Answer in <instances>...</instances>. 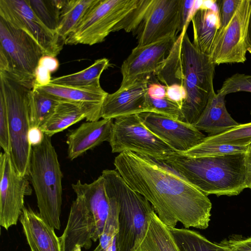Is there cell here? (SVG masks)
Instances as JSON below:
<instances>
[{
  "instance_id": "1",
  "label": "cell",
  "mask_w": 251,
  "mask_h": 251,
  "mask_svg": "<svg viewBox=\"0 0 251 251\" xmlns=\"http://www.w3.org/2000/svg\"><path fill=\"white\" fill-rule=\"evenodd\" d=\"M115 170L127 184L146 198L169 227L207 228L212 203L207 196L161 162L132 151L119 153Z\"/></svg>"
},
{
  "instance_id": "2",
  "label": "cell",
  "mask_w": 251,
  "mask_h": 251,
  "mask_svg": "<svg viewBox=\"0 0 251 251\" xmlns=\"http://www.w3.org/2000/svg\"><path fill=\"white\" fill-rule=\"evenodd\" d=\"M245 156L238 153L192 157L175 151L159 162L207 196H232L247 188Z\"/></svg>"
},
{
  "instance_id": "3",
  "label": "cell",
  "mask_w": 251,
  "mask_h": 251,
  "mask_svg": "<svg viewBox=\"0 0 251 251\" xmlns=\"http://www.w3.org/2000/svg\"><path fill=\"white\" fill-rule=\"evenodd\" d=\"M107 192L118 205V232L113 251H137L147 232L149 217L154 210L150 202L131 189L116 170H104Z\"/></svg>"
},
{
  "instance_id": "4",
  "label": "cell",
  "mask_w": 251,
  "mask_h": 251,
  "mask_svg": "<svg viewBox=\"0 0 251 251\" xmlns=\"http://www.w3.org/2000/svg\"><path fill=\"white\" fill-rule=\"evenodd\" d=\"M37 199L39 214L55 229L60 228L63 174L50 137L32 147L29 175Z\"/></svg>"
},
{
  "instance_id": "5",
  "label": "cell",
  "mask_w": 251,
  "mask_h": 251,
  "mask_svg": "<svg viewBox=\"0 0 251 251\" xmlns=\"http://www.w3.org/2000/svg\"><path fill=\"white\" fill-rule=\"evenodd\" d=\"M181 61L183 86L186 94L181 108L183 121L193 125L216 94L213 85L215 65L209 56L195 48L187 32L182 42Z\"/></svg>"
},
{
  "instance_id": "6",
  "label": "cell",
  "mask_w": 251,
  "mask_h": 251,
  "mask_svg": "<svg viewBox=\"0 0 251 251\" xmlns=\"http://www.w3.org/2000/svg\"><path fill=\"white\" fill-rule=\"evenodd\" d=\"M31 89L0 72V91L4 98L9 121L10 154L17 173L22 176L29 175L32 150L28 138Z\"/></svg>"
},
{
  "instance_id": "7",
  "label": "cell",
  "mask_w": 251,
  "mask_h": 251,
  "mask_svg": "<svg viewBox=\"0 0 251 251\" xmlns=\"http://www.w3.org/2000/svg\"><path fill=\"white\" fill-rule=\"evenodd\" d=\"M44 55L31 37L0 17V72L33 89L35 70Z\"/></svg>"
},
{
  "instance_id": "8",
  "label": "cell",
  "mask_w": 251,
  "mask_h": 251,
  "mask_svg": "<svg viewBox=\"0 0 251 251\" xmlns=\"http://www.w3.org/2000/svg\"><path fill=\"white\" fill-rule=\"evenodd\" d=\"M139 0H95L65 44L93 45L103 41Z\"/></svg>"
},
{
  "instance_id": "9",
  "label": "cell",
  "mask_w": 251,
  "mask_h": 251,
  "mask_svg": "<svg viewBox=\"0 0 251 251\" xmlns=\"http://www.w3.org/2000/svg\"><path fill=\"white\" fill-rule=\"evenodd\" d=\"M108 142L113 153L132 151L158 161L175 151L148 129L138 114L115 119Z\"/></svg>"
},
{
  "instance_id": "10",
  "label": "cell",
  "mask_w": 251,
  "mask_h": 251,
  "mask_svg": "<svg viewBox=\"0 0 251 251\" xmlns=\"http://www.w3.org/2000/svg\"><path fill=\"white\" fill-rule=\"evenodd\" d=\"M251 15V0H242L229 23L218 30L210 55L215 65L246 61Z\"/></svg>"
},
{
  "instance_id": "11",
  "label": "cell",
  "mask_w": 251,
  "mask_h": 251,
  "mask_svg": "<svg viewBox=\"0 0 251 251\" xmlns=\"http://www.w3.org/2000/svg\"><path fill=\"white\" fill-rule=\"evenodd\" d=\"M0 17L28 34L44 55L56 57L62 49L64 42L40 20L29 0H0Z\"/></svg>"
},
{
  "instance_id": "12",
  "label": "cell",
  "mask_w": 251,
  "mask_h": 251,
  "mask_svg": "<svg viewBox=\"0 0 251 251\" xmlns=\"http://www.w3.org/2000/svg\"><path fill=\"white\" fill-rule=\"evenodd\" d=\"M0 225L6 230L16 225L22 213L25 196L32 194L27 176L17 172L10 153L0 154Z\"/></svg>"
},
{
  "instance_id": "13",
  "label": "cell",
  "mask_w": 251,
  "mask_h": 251,
  "mask_svg": "<svg viewBox=\"0 0 251 251\" xmlns=\"http://www.w3.org/2000/svg\"><path fill=\"white\" fill-rule=\"evenodd\" d=\"M176 39V36H170L134 48L121 66L122 80L119 88H126L138 79L149 78L167 58Z\"/></svg>"
},
{
  "instance_id": "14",
  "label": "cell",
  "mask_w": 251,
  "mask_h": 251,
  "mask_svg": "<svg viewBox=\"0 0 251 251\" xmlns=\"http://www.w3.org/2000/svg\"><path fill=\"white\" fill-rule=\"evenodd\" d=\"M142 123L158 138L176 152L186 151L206 137L192 124L154 112L138 114Z\"/></svg>"
},
{
  "instance_id": "15",
  "label": "cell",
  "mask_w": 251,
  "mask_h": 251,
  "mask_svg": "<svg viewBox=\"0 0 251 251\" xmlns=\"http://www.w3.org/2000/svg\"><path fill=\"white\" fill-rule=\"evenodd\" d=\"M180 0H152L140 25L138 45L149 44L177 34Z\"/></svg>"
},
{
  "instance_id": "16",
  "label": "cell",
  "mask_w": 251,
  "mask_h": 251,
  "mask_svg": "<svg viewBox=\"0 0 251 251\" xmlns=\"http://www.w3.org/2000/svg\"><path fill=\"white\" fill-rule=\"evenodd\" d=\"M95 229V220L85 198L76 195L71 207L66 228L59 237L61 251L89 249Z\"/></svg>"
},
{
  "instance_id": "17",
  "label": "cell",
  "mask_w": 251,
  "mask_h": 251,
  "mask_svg": "<svg viewBox=\"0 0 251 251\" xmlns=\"http://www.w3.org/2000/svg\"><path fill=\"white\" fill-rule=\"evenodd\" d=\"M148 79H138L130 86L108 94L102 104V119L116 118L150 112Z\"/></svg>"
},
{
  "instance_id": "18",
  "label": "cell",
  "mask_w": 251,
  "mask_h": 251,
  "mask_svg": "<svg viewBox=\"0 0 251 251\" xmlns=\"http://www.w3.org/2000/svg\"><path fill=\"white\" fill-rule=\"evenodd\" d=\"M40 92L59 101L70 102L87 108L96 121L101 118L103 102L108 93L101 87L100 82L91 85L78 87L50 83L45 86H34Z\"/></svg>"
},
{
  "instance_id": "19",
  "label": "cell",
  "mask_w": 251,
  "mask_h": 251,
  "mask_svg": "<svg viewBox=\"0 0 251 251\" xmlns=\"http://www.w3.org/2000/svg\"><path fill=\"white\" fill-rule=\"evenodd\" d=\"M113 122V119H111L86 121L77 128L70 130L66 141L68 158L73 160L103 142H108Z\"/></svg>"
},
{
  "instance_id": "20",
  "label": "cell",
  "mask_w": 251,
  "mask_h": 251,
  "mask_svg": "<svg viewBox=\"0 0 251 251\" xmlns=\"http://www.w3.org/2000/svg\"><path fill=\"white\" fill-rule=\"evenodd\" d=\"M19 220L31 251H61L54 228L39 213L25 207Z\"/></svg>"
},
{
  "instance_id": "21",
  "label": "cell",
  "mask_w": 251,
  "mask_h": 251,
  "mask_svg": "<svg viewBox=\"0 0 251 251\" xmlns=\"http://www.w3.org/2000/svg\"><path fill=\"white\" fill-rule=\"evenodd\" d=\"M76 195L85 198L96 222V229L92 241L96 242L103 232L110 209L109 197L107 193L104 178L100 175L90 183H82L78 180L72 184Z\"/></svg>"
},
{
  "instance_id": "22",
  "label": "cell",
  "mask_w": 251,
  "mask_h": 251,
  "mask_svg": "<svg viewBox=\"0 0 251 251\" xmlns=\"http://www.w3.org/2000/svg\"><path fill=\"white\" fill-rule=\"evenodd\" d=\"M225 96L215 94L208 101L204 110L193 124L199 131L213 136L225 132L240 124L227 111Z\"/></svg>"
},
{
  "instance_id": "23",
  "label": "cell",
  "mask_w": 251,
  "mask_h": 251,
  "mask_svg": "<svg viewBox=\"0 0 251 251\" xmlns=\"http://www.w3.org/2000/svg\"><path fill=\"white\" fill-rule=\"evenodd\" d=\"M193 30V44L201 53L210 57L218 30V12L201 4L191 20Z\"/></svg>"
},
{
  "instance_id": "24",
  "label": "cell",
  "mask_w": 251,
  "mask_h": 251,
  "mask_svg": "<svg viewBox=\"0 0 251 251\" xmlns=\"http://www.w3.org/2000/svg\"><path fill=\"white\" fill-rule=\"evenodd\" d=\"M84 119L86 121H96L91 112L85 106L60 101L51 116L40 128L44 134L51 137Z\"/></svg>"
},
{
  "instance_id": "25",
  "label": "cell",
  "mask_w": 251,
  "mask_h": 251,
  "mask_svg": "<svg viewBox=\"0 0 251 251\" xmlns=\"http://www.w3.org/2000/svg\"><path fill=\"white\" fill-rule=\"evenodd\" d=\"M146 234L137 251H180L168 226L154 210L150 215Z\"/></svg>"
},
{
  "instance_id": "26",
  "label": "cell",
  "mask_w": 251,
  "mask_h": 251,
  "mask_svg": "<svg viewBox=\"0 0 251 251\" xmlns=\"http://www.w3.org/2000/svg\"><path fill=\"white\" fill-rule=\"evenodd\" d=\"M187 28V27H185L180 32L170 53L154 73L158 79L166 87L176 84L183 85L181 46Z\"/></svg>"
},
{
  "instance_id": "27",
  "label": "cell",
  "mask_w": 251,
  "mask_h": 251,
  "mask_svg": "<svg viewBox=\"0 0 251 251\" xmlns=\"http://www.w3.org/2000/svg\"><path fill=\"white\" fill-rule=\"evenodd\" d=\"M95 0H65L56 32L64 43Z\"/></svg>"
},
{
  "instance_id": "28",
  "label": "cell",
  "mask_w": 251,
  "mask_h": 251,
  "mask_svg": "<svg viewBox=\"0 0 251 251\" xmlns=\"http://www.w3.org/2000/svg\"><path fill=\"white\" fill-rule=\"evenodd\" d=\"M169 228L180 251H231L211 242L196 231L186 228Z\"/></svg>"
},
{
  "instance_id": "29",
  "label": "cell",
  "mask_w": 251,
  "mask_h": 251,
  "mask_svg": "<svg viewBox=\"0 0 251 251\" xmlns=\"http://www.w3.org/2000/svg\"><path fill=\"white\" fill-rule=\"evenodd\" d=\"M106 58L96 60L91 65L79 72L51 79L50 83L71 86L84 87L100 82L103 72L109 66Z\"/></svg>"
},
{
  "instance_id": "30",
  "label": "cell",
  "mask_w": 251,
  "mask_h": 251,
  "mask_svg": "<svg viewBox=\"0 0 251 251\" xmlns=\"http://www.w3.org/2000/svg\"><path fill=\"white\" fill-rule=\"evenodd\" d=\"M60 101L35 88L29 94V120L30 127H40L51 116Z\"/></svg>"
},
{
  "instance_id": "31",
  "label": "cell",
  "mask_w": 251,
  "mask_h": 251,
  "mask_svg": "<svg viewBox=\"0 0 251 251\" xmlns=\"http://www.w3.org/2000/svg\"><path fill=\"white\" fill-rule=\"evenodd\" d=\"M65 1V0H29L37 17L47 27L55 32L59 22L60 11Z\"/></svg>"
},
{
  "instance_id": "32",
  "label": "cell",
  "mask_w": 251,
  "mask_h": 251,
  "mask_svg": "<svg viewBox=\"0 0 251 251\" xmlns=\"http://www.w3.org/2000/svg\"><path fill=\"white\" fill-rule=\"evenodd\" d=\"M201 143L247 146L251 143V122L240 124L219 134L207 136Z\"/></svg>"
},
{
  "instance_id": "33",
  "label": "cell",
  "mask_w": 251,
  "mask_h": 251,
  "mask_svg": "<svg viewBox=\"0 0 251 251\" xmlns=\"http://www.w3.org/2000/svg\"><path fill=\"white\" fill-rule=\"evenodd\" d=\"M247 146L200 143L189 150L178 152L192 157L218 156L229 154L246 153Z\"/></svg>"
},
{
  "instance_id": "34",
  "label": "cell",
  "mask_w": 251,
  "mask_h": 251,
  "mask_svg": "<svg viewBox=\"0 0 251 251\" xmlns=\"http://www.w3.org/2000/svg\"><path fill=\"white\" fill-rule=\"evenodd\" d=\"M152 0H139L137 6L114 28L112 32L124 29L127 32L135 30L142 23Z\"/></svg>"
},
{
  "instance_id": "35",
  "label": "cell",
  "mask_w": 251,
  "mask_h": 251,
  "mask_svg": "<svg viewBox=\"0 0 251 251\" xmlns=\"http://www.w3.org/2000/svg\"><path fill=\"white\" fill-rule=\"evenodd\" d=\"M59 66V61L56 57L43 55L35 70L34 86H45L50 83L51 74L57 71Z\"/></svg>"
},
{
  "instance_id": "36",
  "label": "cell",
  "mask_w": 251,
  "mask_h": 251,
  "mask_svg": "<svg viewBox=\"0 0 251 251\" xmlns=\"http://www.w3.org/2000/svg\"><path fill=\"white\" fill-rule=\"evenodd\" d=\"M148 102L150 112L160 114L183 121V117L180 107L167 97L152 98L149 96Z\"/></svg>"
},
{
  "instance_id": "37",
  "label": "cell",
  "mask_w": 251,
  "mask_h": 251,
  "mask_svg": "<svg viewBox=\"0 0 251 251\" xmlns=\"http://www.w3.org/2000/svg\"><path fill=\"white\" fill-rule=\"evenodd\" d=\"M238 92L251 93V75L240 73L233 75L224 81L217 94L226 96Z\"/></svg>"
},
{
  "instance_id": "38",
  "label": "cell",
  "mask_w": 251,
  "mask_h": 251,
  "mask_svg": "<svg viewBox=\"0 0 251 251\" xmlns=\"http://www.w3.org/2000/svg\"><path fill=\"white\" fill-rule=\"evenodd\" d=\"M0 145L4 152H10L9 121L6 103L0 91Z\"/></svg>"
},
{
  "instance_id": "39",
  "label": "cell",
  "mask_w": 251,
  "mask_h": 251,
  "mask_svg": "<svg viewBox=\"0 0 251 251\" xmlns=\"http://www.w3.org/2000/svg\"><path fill=\"white\" fill-rule=\"evenodd\" d=\"M242 0H221L216 1L218 7L220 28L226 27L230 21Z\"/></svg>"
},
{
  "instance_id": "40",
  "label": "cell",
  "mask_w": 251,
  "mask_h": 251,
  "mask_svg": "<svg viewBox=\"0 0 251 251\" xmlns=\"http://www.w3.org/2000/svg\"><path fill=\"white\" fill-rule=\"evenodd\" d=\"M218 244L231 251H251V236L231 235Z\"/></svg>"
},
{
  "instance_id": "41",
  "label": "cell",
  "mask_w": 251,
  "mask_h": 251,
  "mask_svg": "<svg viewBox=\"0 0 251 251\" xmlns=\"http://www.w3.org/2000/svg\"><path fill=\"white\" fill-rule=\"evenodd\" d=\"M196 0H180L177 33L188 25L196 10Z\"/></svg>"
},
{
  "instance_id": "42",
  "label": "cell",
  "mask_w": 251,
  "mask_h": 251,
  "mask_svg": "<svg viewBox=\"0 0 251 251\" xmlns=\"http://www.w3.org/2000/svg\"><path fill=\"white\" fill-rule=\"evenodd\" d=\"M166 97L176 102L181 108L186 97V91L183 85L176 84L166 86Z\"/></svg>"
},
{
  "instance_id": "43",
  "label": "cell",
  "mask_w": 251,
  "mask_h": 251,
  "mask_svg": "<svg viewBox=\"0 0 251 251\" xmlns=\"http://www.w3.org/2000/svg\"><path fill=\"white\" fill-rule=\"evenodd\" d=\"M44 133L40 127H30L28 134L29 142L31 146H34L40 144L43 141Z\"/></svg>"
},
{
  "instance_id": "44",
  "label": "cell",
  "mask_w": 251,
  "mask_h": 251,
  "mask_svg": "<svg viewBox=\"0 0 251 251\" xmlns=\"http://www.w3.org/2000/svg\"><path fill=\"white\" fill-rule=\"evenodd\" d=\"M166 86L157 83L149 85L148 95L152 98H161L166 96Z\"/></svg>"
},
{
  "instance_id": "45",
  "label": "cell",
  "mask_w": 251,
  "mask_h": 251,
  "mask_svg": "<svg viewBox=\"0 0 251 251\" xmlns=\"http://www.w3.org/2000/svg\"><path fill=\"white\" fill-rule=\"evenodd\" d=\"M245 176L247 188L251 189V143L248 145L246 152Z\"/></svg>"
},
{
  "instance_id": "46",
  "label": "cell",
  "mask_w": 251,
  "mask_h": 251,
  "mask_svg": "<svg viewBox=\"0 0 251 251\" xmlns=\"http://www.w3.org/2000/svg\"><path fill=\"white\" fill-rule=\"evenodd\" d=\"M248 51L251 54V15L248 29Z\"/></svg>"
},
{
  "instance_id": "47",
  "label": "cell",
  "mask_w": 251,
  "mask_h": 251,
  "mask_svg": "<svg viewBox=\"0 0 251 251\" xmlns=\"http://www.w3.org/2000/svg\"><path fill=\"white\" fill-rule=\"evenodd\" d=\"M93 251H107V250L104 249L100 244H99Z\"/></svg>"
},
{
  "instance_id": "48",
  "label": "cell",
  "mask_w": 251,
  "mask_h": 251,
  "mask_svg": "<svg viewBox=\"0 0 251 251\" xmlns=\"http://www.w3.org/2000/svg\"><path fill=\"white\" fill-rule=\"evenodd\" d=\"M78 251H81V250H78Z\"/></svg>"
}]
</instances>
